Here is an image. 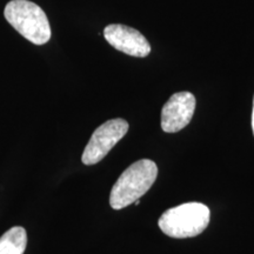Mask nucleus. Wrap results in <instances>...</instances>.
<instances>
[{
	"label": "nucleus",
	"instance_id": "obj_6",
	"mask_svg": "<svg viewBox=\"0 0 254 254\" xmlns=\"http://www.w3.org/2000/svg\"><path fill=\"white\" fill-rule=\"evenodd\" d=\"M104 37L114 49L131 57L145 58L151 53L147 39L135 28L122 24H111L104 28Z\"/></svg>",
	"mask_w": 254,
	"mask_h": 254
},
{
	"label": "nucleus",
	"instance_id": "obj_1",
	"mask_svg": "<svg viewBox=\"0 0 254 254\" xmlns=\"http://www.w3.org/2000/svg\"><path fill=\"white\" fill-rule=\"evenodd\" d=\"M158 177V167L148 159L135 161L122 173L112 187L110 205L113 209H123L151 189Z\"/></svg>",
	"mask_w": 254,
	"mask_h": 254
},
{
	"label": "nucleus",
	"instance_id": "obj_2",
	"mask_svg": "<svg viewBox=\"0 0 254 254\" xmlns=\"http://www.w3.org/2000/svg\"><path fill=\"white\" fill-rule=\"evenodd\" d=\"M5 19L15 31L34 45L51 39V26L45 12L28 0H12L4 9Z\"/></svg>",
	"mask_w": 254,
	"mask_h": 254
},
{
	"label": "nucleus",
	"instance_id": "obj_7",
	"mask_svg": "<svg viewBox=\"0 0 254 254\" xmlns=\"http://www.w3.org/2000/svg\"><path fill=\"white\" fill-rule=\"evenodd\" d=\"M27 233L24 227L14 226L0 237V254H24Z\"/></svg>",
	"mask_w": 254,
	"mask_h": 254
},
{
	"label": "nucleus",
	"instance_id": "obj_5",
	"mask_svg": "<svg viewBox=\"0 0 254 254\" xmlns=\"http://www.w3.org/2000/svg\"><path fill=\"white\" fill-rule=\"evenodd\" d=\"M195 97L190 92L174 93L161 110V128L177 133L189 125L195 110Z\"/></svg>",
	"mask_w": 254,
	"mask_h": 254
},
{
	"label": "nucleus",
	"instance_id": "obj_4",
	"mask_svg": "<svg viewBox=\"0 0 254 254\" xmlns=\"http://www.w3.org/2000/svg\"><path fill=\"white\" fill-rule=\"evenodd\" d=\"M128 131V123L117 118L100 125L92 134L82 153L81 161L87 166L95 165L106 157L107 153L118 144Z\"/></svg>",
	"mask_w": 254,
	"mask_h": 254
},
{
	"label": "nucleus",
	"instance_id": "obj_3",
	"mask_svg": "<svg viewBox=\"0 0 254 254\" xmlns=\"http://www.w3.org/2000/svg\"><path fill=\"white\" fill-rule=\"evenodd\" d=\"M211 211L201 202H186L167 209L159 219V227L176 239L199 236L209 224Z\"/></svg>",
	"mask_w": 254,
	"mask_h": 254
},
{
	"label": "nucleus",
	"instance_id": "obj_8",
	"mask_svg": "<svg viewBox=\"0 0 254 254\" xmlns=\"http://www.w3.org/2000/svg\"><path fill=\"white\" fill-rule=\"evenodd\" d=\"M252 128H253V134H254V98H253V111H252Z\"/></svg>",
	"mask_w": 254,
	"mask_h": 254
}]
</instances>
